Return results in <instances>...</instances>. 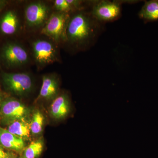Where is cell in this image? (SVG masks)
<instances>
[{
	"label": "cell",
	"instance_id": "obj_7",
	"mask_svg": "<svg viewBox=\"0 0 158 158\" xmlns=\"http://www.w3.org/2000/svg\"><path fill=\"white\" fill-rule=\"evenodd\" d=\"M50 9L42 2H34L29 4L25 9V18L28 25L37 27L42 25L48 18Z\"/></svg>",
	"mask_w": 158,
	"mask_h": 158
},
{
	"label": "cell",
	"instance_id": "obj_12",
	"mask_svg": "<svg viewBox=\"0 0 158 158\" xmlns=\"http://www.w3.org/2000/svg\"><path fill=\"white\" fill-rule=\"evenodd\" d=\"M19 22L14 11L6 12L2 18L0 22V29L3 34L6 35L14 34L18 29Z\"/></svg>",
	"mask_w": 158,
	"mask_h": 158
},
{
	"label": "cell",
	"instance_id": "obj_13",
	"mask_svg": "<svg viewBox=\"0 0 158 158\" xmlns=\"http://www.w3.org/2000/svg\"><path fill=\"white\" fill-rule=\"evenodd\" d=\"M7 130L24 141L28 140L31 136L30 122L27 118L19 119L11 123L9 125Z\"/></svg>",
	"mask_w": 158,
	"mask_h": 158
},
{
	"label": "cell",
	"instance_id": "obj_3",
	"mask_svg": "<svg viewBox=\"0 0 158 158\" xmlns=\"http://www.w3.org/2000/svg\"><path fill=\"white\" fill-rule=\"evenodd\" d=\"M3 81L8 89L17 95H27L33 89V80L28 73H5Z\"/></svg>",
	"mask_w": 158,
	"mask_h": 158
},
{
	"label": "cell",
	"instance_id": "obj_6",
	"mask_svg": "<svg viewBox=\"0 0 158 158\" xmlns=\"http://www.w3.org/2000/svg\"><path fill=\"white\" fill-rule=\"evenodd\" d=\"M121 10L119 2L102 1L94 5L92 14L95 19L99 21H113L119 17Z\"/></svg>",
	"mask_w": 158,
	"mask_h": 158
},
{
	"label": "cell",
	"instance_id": "obj_20",
	"mask_svg": "<svg viewBox=\"0 0 158 158\" xmlns=\"http://www.w3.org/2000/svg\"><path fill=\"white\" fill-rule=\"evenodd\" d=\"M2 3V2L1 1H0V5H1V3Z\"/></svg>",
	"mask_w": 158,
	"mask_h": 158
},
{
	"label": "cell",
	"instance_id": "obj_8",
	"mask_svg": "<svg viewBox=\"0 0 158 158\" xmlns=\"http://www.w3.org/2000/svg\"><path fill=\"white\" fill-rule=\"evenodd\" d=\"M3 58L9 65L20 66L25 65L29 60V54L25 49L17 44H9L4 47Z\"/></svg>",
	"mask_w": 158,
	"mask_h": 158
},
{
	"label": "cell",
	"instance_id": "obj_9",
	"mask_svg": "<svg viewBox=\"0 0 158 158\" xmlns=\"http://www.w3.org/2000/svg\"><path fill=\"white\" fill-rule=\"evenodd\" d=\"M72 111L70 98L66 93H62L53 100L50 109L51 116L56 120L68 117Z\"/></svg>",
	"mask_w": 158,
	"mask_h": 158
},
{
	"label": "cell",
	"instance_id": "obj_19",
	"mask_svg": "<svg viewBox=\"0 0 158 158\" xmlns=\"http://www.w3.org/2000/svg\"><path fill=\"white\" fill-rule=\"evenodd\" d=\"M6 158H20V157H19L15 155L9 154V156Z\"/></svg>",
	"mask_w": 158,
	"mask_h": 158
},
{
	"label": "cell",
	"instance_id": "obj_11",
	"mask_svg": "<svg viewBox=\"0 0 158 158\" xmlns=\"http://www.w3.org/2000/svg\"><path fill=\"white\" fill-rule=\"evenodd\" d=\"M0 144L5 148L17 152H22L26 147L24 141L22 138L1 127H0Z\"/></svg>",
	"mask_w": 158,
	"mask_h": 158
},
{
	"label": "cell",
	"instance_id": "obj_16",
	"mask_svg": "<svg viewBox=\"0 0 158 158\" xmlns=\"http://www.w3.org/2000/svg\"><path fill=\"white\" fill-rule=\"evenodd\" d=\"M44 123V117L39 110L33 113L30 122L31 134L34 136L39 135L42 133Z\"/></svg>",
	"mask_w": 158,
	"mask_h": 158
},
{
	"label": "cell",
	"instance_id": "obj_5",
	"mask_svg": "<svg viewBox=\"0 0 158 158\" xmlns=\"http://www.w3.org/2000/svg\"><path fill=\"white\" fill-rule=\"evenodd\" d=\"M32 48L34 59L40 65L51 64L57 60V49L51 41L46 40H37L33 42Z\"/></svg>",
	"mask_w": 158,
	"mask_h": 158
},
{
	"label": "cell",
	"instance_id": "obj_2",
	"mask_svg": "<svg viewBox=\"0 0 158 158\" xmlns=\"http://www.w3.org/2000/svg\"><path fill=\"white\" fill-rule=\"evenodd\" d=\"M67 13L55 12L49 17L41 31V34L50 37L56 42L66 38V31L69 21Z\"/></svg>",
	"mask_w": 158,
	"mask_h": 158
},
{
	"label": "cell",
	"instance_id": "obj_15",
	"mask_svg": "<svg viewBox=\"0 0 158 158\" xmlns=\"http://www.w3.org/2000/svg\"><path fill=\"white\" fill-rule=\"evenodd\" d=\"M44 147L43 140L33 141L23 151L20 158H39L43 151Z\"/></svg>",
	"mask_w": 158,
	"mask_h": 158
},
{
	"label": "cell",
	"instance_id": "obj_4",
	"mask_svg": "<svg viewBox=\"0 0 158 158\" xmlns=\"http://www.w3.org/2000/svg\"><path fill=\"white\" fill-rule=\"evenodd\" d=\"M29 112L25 105L14 99L3 102L0 109V115L3 121L9 124L16 120L27 118Z\"/></svg>",
	"mask_w": 158,
	"mask_h": 158
},
{
	"label": "cell",
	"instance_id": "obj_10",
	"mask_svg": "<svg viewBox=\"0 0 158 158\" xmlns=\"http://www.w3.org/2000/svg\"><path fill=\"white\" fill-rule=\"evenodd\" d=\"M59 90V81L56 77L52 74L46 75L43 77L39 98L45 100H54L58 96Z\"/></svg>",
	"mask_w": 158,
	"mask_h": 158
},
{
	"label": "cell",
	"instance_id": "obj_17",
	"mask_svg": "<svg viewBox=\"0 0 158 158\" xmlns=\"http://www.w3.org/2000/svg\"><path fill=\"white\" fill-rule=\"evenodd\" d=\"M54 6L57 11L63 13H68L73 9L67 0H56L54 2Z\"/></svg>",
	"mask_w": 158,
	"mask_h": 158
},
{
	"label": "cell",
	"instance_id": "obj_18",
	"mask_svg": "<svg viewBox=\"0 0 158 158\" xmlns=\"http://www.w3.org/2000/svg\"><path fill=\"white\" fill-rule=\"evenodd\" d=\"M9 153L6 152L0 147V158H6L9 156Z\"/></svg>",
	"mask_w": 158,
	"mask_h": 158
},
{
	"label": "cell",
	"instance_id": "obj_1",
	"mask_svg": "<svg viewBox=\"0 0 158 158\" xmlns=\"http://www.w3.org/2000/svg\"><path fill=\"white\" fill-rule=\"evenodd\" d=\"M94 30L93 21L87 15L79 12L69 20L66 37L73 43H81L92 37Z\"/></svg>",
	"mask_w": 158,
	"mask_h": 158
},
{
	"label": "cell",
	"instance_id": "obj_14",
	"mask_svg": "<svg viewBox=\"0 0 158 158\" xmlns=\"http://www.w3.org/2000/svg\"><path fill=\"white\" fill-rule=\"evenodd\" d=\"M139 16L147 20L158 19V1L146 2L139 12Z\"/></svg>",
	"mask_w": 158,
	"mask_h": 158
}]
</instances>
